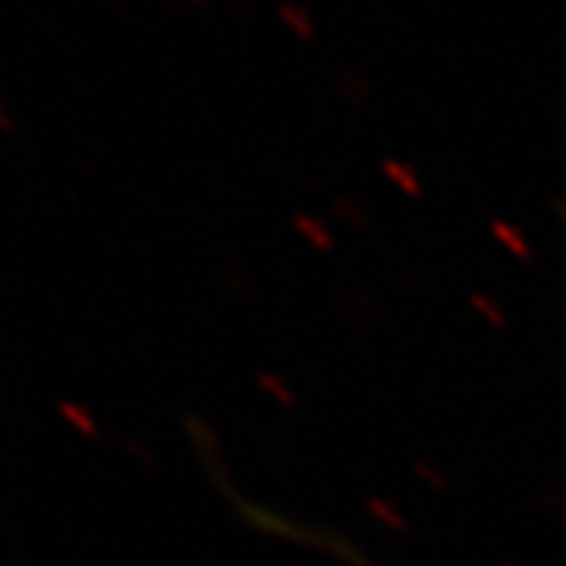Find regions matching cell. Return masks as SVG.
Returning <instances> with one entry per match:
<instances>
[{"mask_svg":"<svg viewBox=\"0 0 566 566\" xmlns=\"http://www.w3.org/2000/svg\"><path fill=\"white\" fill-rule=\"evenodd\" d=\"M564 223H566V208H564Z\"/></svg>","mask_w":566,"mask_h":566,"instance_id":"2","label":"cell"},{"mask_svg":"<svg viewBox=\"0 0 566 566\" xmlns=\"http://www.w3.org/2000/svg\"><path fill=\"white\" fill-rule=\"evenodd\" d=\"M315 542H318V545H322L324 551H334V554H337V557H344L346 564H356V566H375V564H371V560H365L363 554H356V551H353V547L340 545V542H327V538H322V535H315Z\"/></svg>","mask_w":566,"mask_h":566,"instance_id":"1","label":"cell"}]
</instances>
